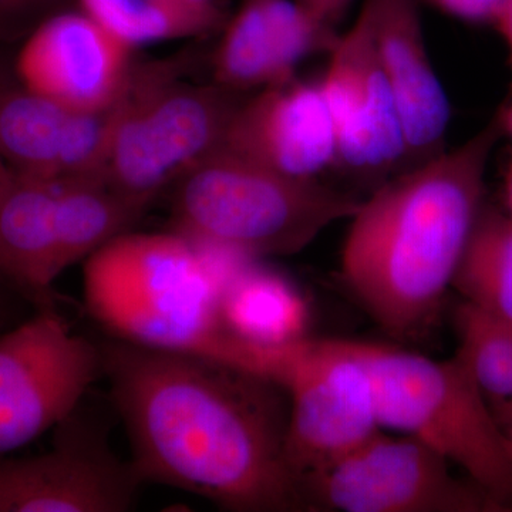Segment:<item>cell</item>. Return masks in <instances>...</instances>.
<instances>
[{"label": "cell", "instance_id": "1", "mask_svg": "<svg viewBox=\"0 0 512 512\" xmlns=\"http://www.w3.org/2000/svg\"><path fill=\"white\" fill-rule=\"evenodd\" d=\"M101 369L144 483L235 512L309 510L285 454L288 410L261 377L208 357L113 339Z\"/></svg>", "mask_w": 512, "mask_h": 512}, {"label": "cell", "instance_id": "2", "mask_svg": "<svg viewBox=\"0 0 512 512\" xmlns=\"http://www.w3.org/2000/svg\"><path fill=\"white\" fill-rule=\"evenodd\" d=\"M497 117L453 150L440 151L360 201L342 254V278L377 325L394 338L427 328L453 289L483 212Z\"/></svg>", "mask_w": 512, "mask_h": 512}, {"label": "cell", "instance_id": "3", "mask_svg": "<svg viewBox=\"0 0 512 512\" xmlns=\"http://www.w3.org/2000/svg\"><path fill=\"white\" fill-rule=\"evenodd\" d=\"M237 271L229 252L178 232L127 231L84 259V303L113 339L222 363L221 298Z\"/></svg>", "mask_w": 512, "mask_h": 512}, {"label": "cell", "instance_id": "4", "mask_svg": "<svg viewBox=\"0 0 512 512\" xmlns=\"http://www.w3.org/2000/svg\"><path fill=\"white\" fill-rule=\"evenodd\" d=\"M372 387L380 429L413 437L512 511V454L490 400L457 356L436 360L348 339Z\"/></svg>", "mask_w": 512, "mask_h": 512}, {"label": "cell", "instance_id": "5", "mask_svg": "<svg viewBox=\"0 0 512 512\" xmlns=\"http://www.w3.org/2000/svg\"><path fill=\"white\" fill-rule=\"evenodd\" d=\"M173 188V231L255 261L298 254L360 204L319 180L278 173L221 148Z\"/></svg>", "mask_w": 512, "mask_h": 512}, {"label": "cell", "instance_id": "6", "mask_svg": "<svg viewBox=\"0 0 512 512\" xmlns=\"http://www.w3.org/2000/svg\"><path fill=\"white\" fill-rule=\"evenodd\" d=\"M242 94L183 82L170 63L133 67L117 106L100 178L146 210L165 188L220 150Z\"/></svg>", "mask_w": 512, "mask_h": 512}, {"label": "cell", "instance_id": "7", "mask_svg": "<svg viewBox=\"0 0 512 512\" xmlns=\"http://www.w3.org/2000/svg\"><path fill=\"white\" fill-rule=\"evenodd\" d=\"M231 366L288 397L285 454L303 487L380 430L369 377L348 339L306 335L275 346L237 339Z\"/></svg>", "mask_w": 512, "mask_h": 512}, {"label": "cell", "instance_id": "8", "mask_svg": "<svg viewBox=\"0 0 512 512\" xmlns=\"http://www.w3.org/2000/svg\"><path fill=\"white\" fill-rule=\"evenodd\" d=\"M311 507L340 512H501L413 437L375 434L305 481Z\"/></svg>", "mask_w": 512, "mask_h": 512}, {"label": "cell", "instance_id": "9", "mask_svg": "<svg viewBox=\"0 0 512 512\" xmlns=\"http://www.w3.org/2000/svg\"><path fill=\"white\" fill-rule=\"evenodd\" d=\"M103 376L100 346L76 335L55 308L0 338V456L28 446L79 409Z\"/></svg>", "mask_w": 512, "mask_h": 512}, {"label": "cell", "instance_id": "10", "mask_svg": "<svg viewBox=\"0 0 512 512\" xmlns=\"http://www.w3.org/2000/svg\"><path fill=\"white\" fill-rule=\"evenodd\" d=\"M319 86L335 130L336 167L372 177L406 160L399 107L377 52L367 0L330 49Z\"/></svg>", "mask_w": 512, "mask_h": 512}, {"label": "cell", "instance_id": "11", "mask_svg": "<svg viewBox=\"0 0 512 512\" xmlns=\"http://www.w3.org/2000/svg\"><path fill=\"white\" fill-rule=\"evenodd\" d=\"M77 413V412H76ZM60 424L46 453L0 456V512H126L144 481L131 461L111 451L106 437L79 423Z\"/></svg>", "mask_w": 512, "mask_h": 512}, {"label": "cell", "instance_id": "12", "mask_svg": "<svg viewBox=\"0 0 512 512\" xmlns=\"http://www.w3.org/2000/svg\"><path fill=\"white\" fill-rule=\"evenodd\" d=\"M133 47L82 9H62L33 28L20 50L22 86L69 109H110L126 90Z\"/></svg>", "mask_w": 512, "mask_h": 512}, {"label": "cell", "instance_id": "13", "mask_svg": "<svg viewBox=\"0 0 512 512\" xmlns=\"http://www.w3.org/2000/svg\"><path fill=\"white\" fill-rule=\"evenodd\" d=\"M221 150L291 177L319 180L338 161L319 82L293 77L244 97Z\"/></svg>", "mask_w": 512, "mask_h": 512}, {"label": "cell", "instance_id": "14", "mask_svg": "<svg viewBox=\"0 0 512 512\" xmlns=\"http://www.w3.org/2000/svg\"><path fill=\"white\" fill-rule=\"evenodd\" d=\"M119 101L83 113L23 86H0V163L45 180L100 177Z\"/></svg>", "mask_w": 512, "mask_h": 512}, {"label": "cell", "instance_id": "15", "mask_svg": "<svg viewBox=\"0 0 512 512\" xmlns=\"http://www.w3.org/2000/svg\"><path fill=\"white\" fill-rule=\"evenodd\" d=\"M380 62L399 107L406 160L440 153L451 106L429 53L420 0H367Z\"/></svg>", "mask_w": 512, "mask_h": 512}, {"label": "cell", "instance_id": "16", "mask_svg": "<svg viewBox=\"0 0 512 512\" xmlns=\"http://www.w3.org/2000/svg\"><path fill=\"white\" fill-rule=\"evenodd\" d=\"M0 275L28 293L40 309L53 308L59 278L55 181L18 173L0 163Z\"/></svg>", "mask_w": 512, "mask_h": 512}, {"label": "cell", "instance_id": "17", "mask_svg": "<svg viewBox=\"0 0 512 512\" xmlns=\"http://www.w3.org/2000/svg\"><path fill=\"white\" fill-rule=\"evenodd\" d=\"M220 312L228 333L254 345H282L309 335L302 293L284 275L255 261L222 293Z\"/></svg>", "mask_w": 512, "mask_h": 512}, {"label": "cell", "instance_id": "18", "mask_svg": "<svg viewBox=\"0 0 512 512\" xmlns=\"http://www.w3.org/2000/svg\"><path fill=\"white\" fill-rule=\"evenodd\" d=\"M214 82L238 94L296 77L286 62L272 0H241L215 49Z\"/></svg>", "mask_w": 512, "mask_h": 512}, {"label": "cell", "instance_id": "19", "mask_svg": "<svg viewBox=\"0 0 512 512\" xmlns=\"http://www.w3.org/2000/svg\"><path fill=\"white\" fill-rule=\"evenodd\" d=\"M143 211L111 190L100 177L55 181L59 274L127 232Z\"/></svg>", "mask_w": 512, "mask_h": 512}, {"label": "cell", "instance_id": "20", "mask_svg": "<svg viewBox=\"0 0 512 512\" xmlns=\"http://www.w3.org/2000/svg\"><path fill=\"white\" fill-rule=\"evenodd\" d=\"M77 8L127 43H146L204 35L224 26V9L188 0H76Z\"/></svg>", "mask_w": 512, "mask_h": 512}, {"label": "cell", "instance_id": "21", "mask_svg": "<svg viewBox=\"0 0 512 512\" xmlns=\"http://www.w3.org/2000/svg\"><path fill=\"white\" fill-rule=\"evenodd\" d=\"M453 289L464 302L512 323V218L483 210Z\"/></svg>", "mask_w": 512, "mask_h": 512}, {"label": "cell", "instance_id": "22", "mask_svg": "<svg viewBox=\"0 0 512 512\" xmlns=\"http://www.w3.org/2000/svg\"><path fill=\"white\" fill-rule=\"evenodd\" d=\"M457 357L498 410L512 406V323L461 301L454 311Z\"/></svg>", "mask_w": 512, "mask_h": 512}, {"label": "cell", "instance_id": "23", "mask_svg": "<svg viewBox=\"0 0 512 512\" xmlns=\"http://www.w3.org/2000/svg\"><path fill=\"white\" fill-rule=\"evenodd\" d=\"M63 0H0V30L19 28L62 10Z\"/></svg>", "mask_w": 512, "mask_h": 512}, {"label": "cell", "instance_id": "24", "mask_svg": "<svg viewBox=\"0 0 512 512\" xmlns=\"http://www.w3.org/2000/svg\"><path fill=\"white\" fill-rule=\"evenodd\" d=\"M464 22H493L504 0H420Z\"/></svg>", "mask_w": 512, "mask_h": 512}, {"label": "cell", "instance_id": "25", "mask_svg": "<svg viewBox=\"0 0 512 512\" xmlns=\"http://www.w3.org/2000/svg\"><path fill=\"white\" fill-rule=\"evenodd\" d=\"M316 18L338 28L340 20L348 15L353 0H296Z\"/></svg>", "mask_w": 512, "mask_h": 512}, {"label": "cell", "instance_id": "26", "mask_svg": "<svg viewBox=\"0 0 512 512\" xmlns=\"http://www.w3.org/2000/svg\"><path fill=\"white\" fill-rule=\"evenodd\" d=\"M491 23L498 30L500 36L503 37L505 46H507L512 59V0H504L503 5L498 9L497 15L494 16Z\"/></svg>", "mask_w": 512, "mask_h": 512}, {"label": "cell", "instance_id": "27", "mask_svg": "<svg viewBox=\"0 0 512 512\" xmlns=\"http://www.w3.org/2000/svg\"><path fill=\"white\" fill-rule=\"evenodd\" d=\"M497 120L503 134H507L508 137L512 138V100L501 110Z\"/></svg>", "mask_w": 512, "mask_h": 512}, {"label": "cell", "instance_id": "28", "mask_svg": "<svg viewBox=\"0 0 512 512\" xmlns=\"http://www.w3.org/2000/svg\"><path fill=\"white\" fill-rule=\"evenodd\" d=\"M503 413V420H500L501 426H503L505 437H507L508 446H510L512 454V406L507 409L501 410Z\"/></svg>", "mask_w": 512, "mask_h": 512}, {"label": "cell", "instance_id": "29", "mask_svg": "<svg viewBox=\"0 0 512 512\" xmlns=\"http://www.w3.org/2000/svg\"><path fill=\"white\" fill-rule=\"evenodd\" d=\"M505 201H507V214L512 218V164L505 178Z\"/></svg>", "mask_w": 512, "mask_h": 512}, {"label": "cell", "instance_id": "30", "mask_svg": "<svg viewBox=\"0 0 512 512\" xmlns=\"http://www.w3.org/2000/svg\"><path fill=\"white\" fill-rule=\"evenodd\" d=\"M188 2L197 3V5L207 6V8L222 9L221 0H188Z\"/></svg>", "mask_w": 512, "mask_h": 512}]
</instances>
